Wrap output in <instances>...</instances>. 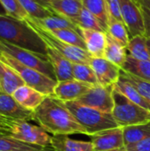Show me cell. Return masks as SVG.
I'll use <instances>...</instances> for the list:
<instances>
[{
	"instance_id": "1",
	"label": "cell",
	"mask_w": 150,
	"mask_h": 151,
	"mask_svg": "<svg viewBox=\"0 0 150 151\" xmlns=\"http://www.w3.org/2000/svg\"><path fill=\"white\" fill-rule=\"evenodd\" d=\"M34 119L52 135L86 134L65 103L54 96H47L34 111Z\"/></svg>"
},
{
	"instance_id": "2",
	"label": "cell",
	"mask_w": 150,
	"mask_h": 151,
	"mask_svg": "<svg viewBox=\"0 0 150 151\" xmlns=\"http://www.w3.org/2000/svg\"><path fill=\"white\" fill-rule=\"evenodd\" d=\"M0 41L47 56V45L42 39L25 21L8 15H0Z\"/></svg>"
},
{
	"instance_id": "3",
	"label": "cell",
	"mask_w": 150,
	"mask_h": 151,
	"mask_svg": "<svg viewBox=\"0 0 150 151\" xmlns=\"http://www.w3.org/2000/svg\"><path fill=\"white\" fill-rule=\"evenodd\" d=\"M65 104L88 136L103 130L119 127L111 113L103 112L83 105L77 101L65 102Z\"/></svg>"
},
{
	"instance_id": "4",
	"label": "cell",
	"mask_w": 150,
	"mask_h": 151,
	"mask_svg": "<svg viewBox=\"0 0 150 151\" xmlns=\"http://www.w3.org/2000/svg\"><path fill=\"white\" fill-rule=\"evenodd\" d=\"M114 108L111 112L120 127L135 126L150 122V111L127 99L114 88Z\"/></svg>"
},
{
	"instance_id": "5",
	"label": "cell",
	"mask_w": 150,
	"mask_h": 151,
	"mask_svg": "<svg viewBox=\"0 0 150 151\" xmlns=\"http://www.w3.org/2000/svg\"><path fill=\"white\" fill-rule=\"evenodd\" d=\"M25 22L42 39L47 46L53 48L67 59H69L71 62L87 65L90 64L92 57L88 52V50L59 40L58 38L54 36L49 30L37 24L31 17H28L25 20Z\"/></svg>"
},
{
	"instance_id": "6",
	"label": "cell",
	"mask_w": 150,
	"mask_h": 151,
	"mask_svg": "<svg viewBox=\"0 0 150 151\" xmlns=\"http://www.w3.org/2000/svg\"><path fill=\"white\" fill-rule=\"evenodd\" d=\"M0 58L11 66L23 80L25 85L36 89L45 96H53L57 81L48 77L42 73L26 66L5 53H0Z\"/></svg>"
},
{
	"instance_id": "7",
	"label": "cell",
	"mask_w": 150,
	"mask_h": 151,
	"mask_svg": "<svg viewBox=\"0 0 150 151\" xmlns=\"http://www.w3.org/2000/svg\"><path fill=\"white\" fill-rule=\"evenodd\" d=\"M10 136L29 144L49 147L51 144V136L42 127L35 126L23 120L8 119L2 130Z\"/></svg>"
},
{
	"instance_id": "8",
	"label": "cell",
	"mask_w": 150,
	"mask_h": 151,
	"mask_svg": "<svg viewBox=\"0 0 150 151\" xmlns=\"http://www.w3.org/2000/svg\"><path fill=\"white\" fill-rule=\"evenodd\" d=\"M0 53H5L22 65L35 69L48 77L57 81L54 70L47 56L40 55L2 41H0Z\"/></svg>"
},
{
	"instance_id": "9",
	"label": "cell",
	"mask_w": 150,
	"mask_h": 151,
	"mask_svg": "<svg viewBox=\"0 0 150 151\" xmlns=\"http://www.w3.org/2000/svg\"><path fill=\"white\" fill-rule=\"evenodd\" d=\"M123 22L130 37L145 35V21L139 0H118Z\"/></svg>"
},
{
	"instance_id": "10",
	"label": "cell",
	"mask_w": 150,
	"mask_h": 151,
	"mask_svg": "<svg viewBox=\"0 0 150 151\" xmlns=\"http://www.w3.org/2000/svg\"><path fill=\"white\" fill-rule=\"evenodd\" d=\"M113 90L114 86L93 85L77 102L103 112L111 113L114 108Z\"/></svg>"
},
{
	"instance_id": "11",
	"label": "cell",
	"mask_w": 150,
	"mask_h": 151,
	"mask_svg": "<svg viewBox=\"0 0 150 151\" xmlns=\"http://www.w3.org/2000/svg\"><path fill=\"white\" fill-rule=\"evenodd\" d=\"M94 151H113L125 148L123 127L103 130L89 136Z\"/></svg>"
},
{
	"instance_id": "12",
	"label": "cell",
	"mask_w": 150,
	"mask_h": 151,
	"mask_svg": "<svg viewBox=\"0 0 150 151\" xmlns=\"http://www.w3.org/2000/svg\"><path fill=\"white\" fill-rule=\"evenodd\" d=\"M89 65L93 68L100 85L114 86L120 78L121 68L104 58H92Z\"/></svg>"
},
{
	"instance_id": "13",
	"label": "cell",
	"mask_w": 150,
	"mask_h": 151,
	"mask_svg": "<svg viewBox=\"0 0 150 151\" xmlns=\"http://www.w3.org/2000/svg\"><path fill=\"white\" fill-rule=\"evenodd\" d=\"M0 115L11 120L34 119V111L22 107L11 95L0 92Z\"/></svg>"
},
{
	"instance_id": "14",
	"label": "cell",
	"mask_w": 150,
	"mask_h": 151,
	"mask_svg": "<svg viewBox=\"0 0 150 151\" xmlns=\"http://www.w3.org/2000/svg\"><path fill=\"white\" fill-rule=\"evenodd\" d=\"M92 86L93 85L74 79L64 81H57L54 89L53 96H56L57 99L63 101L64 103L77 101L84 94H86Z\"/></svg>"
},
{
	"instance_id": "15",
	"label": "cell",
	"mask_w": 150,
	"mask_h": 151,
	"mask_svg": "<svg viewBox=\"0 0 150 151\" xmlns=\"http://www.w3.org/2000/svg\"><path fill=\"white\" fill-rule=\"evenodd\" d=\"M44 6L53 12L56 15L64 17L75 25L83 8L80 0H48Z\"/></svg>"
},
{
	"instance_id": "16",
	"label": "cell",
	"mask_w": 150,
	"mask_h": 151,
	"mask_svg": "<svg viewBox=\"0 0 150 151\" xmlns=\"http://www.w3.org/2000/svg\"><path fill=\"white\" fill-rule=\"evenodd\" d=\"M79 34L83 38L86 44V49L92 58H104V50L106 46L105 32L80 27Z\"/></svg>"
},
{
	"instance_id": "17",
	"label": "cell",
	"mask_w": 150,
	"mask_h": 151,
	"mask_svg": "<svg viewBox=\"0 0 150 151\" xmlns=\"http://www.w3.org/2000/svg\"><path fill=\"white\" fill-rule=\"evenodd\" d=\"M47 57L52 65L57 81L73 80L72 62L50 46H47Z\"/></svg>"
},
{
	"instance_id": "18",
	"label": "cell",
	"mask_w": 150,
	"mask_h": 151,
	"mask_svg": "<svg viewBox=\"0 0 150 151\" xmlns=\"http://www.w3.org/2000/svg\"><path fill=\"white\" fill-rule=\"evenodd\" d=\"M11 96L22 107L32 111H34L47 96L27 85L18 88Z\"/></svg>"
},
{
	"instance_id": "19",
	"label": "cell",
	"mask_w": 150,
	"mask_h": 151,
	"mask_svg": "<svg viewBox=\"0 0 150 151\" xmlns=\"http://www.w3.org/2000/svg\"><path fill=\"white\" fill-rule=\"evenodd\" d=\"M25 85L18 73L0 58V92L12 95L19 87Z\"/></svg>"
},
{
	"instance_id": "20",
	"label": "cell",
	"mask_w": 150,
	"mask_h": 151,
	"mask_svg": "<svg viewBox=\"0 0 150 151\" xmlns=\"http://www.w3.org/2000/svg\"><path fill=\"white\" fill-rule=\"evenodd\" d=\"M50 146L54 151H94L91 142L74 140L66 134L51 135Z\"/></svg>"
},
{
	"instance_id": "21",
	"label": "cell",
	"mask_w": 150,
	"mask_h": 151,
	"mask_svg": "<svg viewBox=\"0 0 150 151\" xmlns=\"http://www.w3.org/2000/svg\"><path fill=\"white\" fill-rule=\"evenodd\" d=\"M126 47L114 40L106 33V46L104 50V58L119 66L121 69L125 65L128 53Z\"/></svg>"
},
{
	"instance_id": "22",
	"label": "cell",
	"mask_w": 150,
	"mask_h": 151,
	"mask_svg": "<svg viewBox=\"0 0 150 151\" xmlns=\"http://www.w3.org/2000/svg\"><path fill=\"white\" fill-rule=\"evenodd\" d=\"M125 148L136 144L150 137V122L123 127Z\"/></svg>"
},
{
	"instance_id": "23",
	"label": "cell",
	"mask_w": 150,
	"mask_h": 151,
	"mask_svg": "<svg viewBox=\"0 0 150 151\" xmlns=\"http://www.w3.org/2000/svg\"><path fill=\"white\" fill-rule=\"evenodd\" d=\"M114 88L124 95L131 102L150 111V104L141 96L138 90L124 77L120 76L119 80L114 85Z\"/></svg>"
},
{
	"instance_id": "24",
	"label": "cell",
	"mask_w": 150,
	"mask_h": 151,
	"mask_svg": "<svg viewBox=\"0 0 150 151\" xmlns=\"http://www.w3.org/2000/svg\"><path fill=\"white\" fill-rule=\"evenodd\" d=\"M122 70L138 78L150 81V60H140L127 55Z\"/></svg>"
},
{
	"instance_id": "25",
	"label": "cell",
	"mask_w": 150,
	"mask_h": 151,
	"mask_svg": "<svg viewBox=\"0 0 150 151\" xmlns=\"http://www.w3.org/2000/svg\"><path fill=\"white\" fill-rule=\"evenodd\" d=\"M128 55L140 60H150L148 47V37L146 35H137L130 38L126 48Z\"/></svg>"
},
{
	"instance_id": "26",
	"label": "cell",
	"mask_w": 150,
	"mask_h": 151,
	"mask_svg": "<svg viewBox=\"0 0 150 151\" xmlns=\"http://www.w3.org/2000/svg\"><path fill=\"white\" fill-rule=\"evenodd\" d=\"M30 17V16H29ZM37 24L42 26V27L46 28L47 30H54V29H64V28H68V29H72L75 30L79 33V27L72 23L71 20L58 16V15H54L50 16L48 18L44 19H34L32 18Z\"/></svg>"
},
{
	"instance_id": "27",
	"label": "cell",
	"mask_w": 150,
	"mask_h": 151,
	"mask_svg": "<svg viewBox=\"0 0 150 151\" xmlns=\"http://www.w3.org/2000/svg\"><path fill=\"white\" fill-rule=\"evenodd\" d=\"M106 33H108L114 40H116L121 45L127 48L130 41V35L125 24L122 21H119L113 18H109Z\"/></svg>"
},
{
	"instance_id": "28",
	"label": "cell",
	"mask_w": 150,
	"mask_h": 151,
	"mask_svg": "<svg viewBox=\"0 0 150 151\" xmlns=\"http://www.w3.org/2000/svg\"><path fill=\"white\" fill-rule=\"evenodd\" d=\"M41 147L42 146L20 142L4 132L0 131V151H23Z\"/></svg>"
},
{
	"instance_id": "29",
	"label": "cell",
	"mask_w": 150,
	"mask_h": 151,
	"mask_svg": "<svg viewBox=\"0 0 150 151\" xmlns=\"http://www.w3.org/2000/svg\"><path fill=\"white\" fill-rule=\"evenodd\" d=\"M27 14L34 19H44L56 15L50 9L40 4L37 0H19Z\"/></svg>"
},
{
	"instance_id": "30",
	"label": "cell",
	"mask_w": 150,
	"mask_h": 151,
	"mask_svg": "<svg viewBox=\"0 0 150 151\" xmlns=\"http://www.w3.org/2000/svg\"><path fill=\"white\" fill-rule=\"evenodd\" d=\"M76 25L81 28L92 29V30H96L105 33L107 32V29L102 24V22L85 7L82 8L79 15V18L76 21Z\"/></svg>"
},
{
	"instance_id": "31",
	"label": "cell",
	"mask_w": 150,
	"mask_h": 151,
	"mask_svg": "<svg viewBox=\"0 0 150 151\" xmlns=\"http://www.w3.org/2000/svg\"><path fill=\"white\" fill-rule=\"evenodd\" d=\"M72 75L73 79L90 84L96 85L98 84V81L96 75L90 66V65L87 64H78L72 63Z\"/></svg>"
},
{
	"instance_id": "32",
	"label": "cell",
	"mask_w": 150,
	"mask_h": 151,
	"mask_svg": "<svg viewBox=\"0 0 150 151\" xmlns=\"http://www.w3.org/2000/svg\"><path fill=\"white\" fill-rule=\"evenodd\" d=\"M54 36L58 38L59 40L67 42L69 44L78 46L80 48H82L87 50L86 44L81 37V35L75 30L64 28V29H54V30H49Z\"/></svg>"
},
{
	"instance_id": "33",
	"label": "cell",
	"mask_w": 150,
	"mask_h": 151,
	"mask_svg": "<svg viewBox=\"0 0 150 151\" xmlns=\"http://www.w3.org/2000/svg\"><path fill=\"white\" fill-rule=\"evenodd\" d=\"M83 7L93 13L107 29L108 13L105 0H82Z\"/></svg>"
},
{
	"instance_id": "34",
	"label": "cell",
	"mask_w": 150,
	"mask_h": 151,
	"mask_svg": "<svg viewBox=\"0 0 150 151\" xmlns=\"http://www.w3.org/2000/svg\"><path fill=\"white\" fill-rule=\"evenodd\" d=\"M120 76L127 80L141 95V96L150 104V81L138 78L121 69Z\"/></svg>"
},
{
	"instance_id": "35",
	"label": "cell",
	"mask_w": 150,
	"mask_h": 151,
	"mask_svg": "<svg viewBox=\"0 0 150 151\" xmlns=\"http://www.w3.org/2000/svg\"><path fill=\"white\" fill-rule=\"evenodd\" d=\"M0 3L8 16L22 21H25L29 17L19 0H0Z\"/></svg>"
},
{
	"instance_id": "36",
	"label": "cell",
	"mask_w": 150,
	"mask_h": 151,
	"mask_svg": "<svg viewBox=\"0 0 150 151\" xmlns=\"http://www.w3.org/2000/svg\"><path fill=\"white\" fill-rule=\"evenodd\" d=\"M105 4H106V8H107L108 19L113 18L123 22L119 1L118 0H105Z\"/></svg>"
},
{
	"instance_id": "37",
	"label": "cell",
	"mask_w": 150,
	"mask_h": 151,
	"mask_svg": "<svg viewBox=\"0 0 150 151\" xmlns=\"http://www.w3.org/2000/svg\"><path fill=\"white\" fill-rule=\"evenodd\" d=\"M126 149L130 151H150V137L146 138L136 144L126 147Z\"/></svg>"
},
{
	"instance_id": "38",
	"label": "cell",
	"mask_w": 150,
	"mask_h": 151,
	"mask_svg": "<svg viewBox=\"0 0 150 151\" xmlns=\"http://www.w3.org/2000/svg\"><path fill=\"white\" fill-rule=\"evenodd\" d=\"M142 12H143L144 21H145V29H146L145 35L148 38H150V10L142 6Z\"/></svg>"
},
{
	"instance_id": "39",
	"label": "cell",
	"mask_w": 150,
	"mask_h": 151,
	"mask_svg": "<svg viewBox=\"0 0 150 151\" xmlns=\"http://www.w3.org/2000/svg\"><path fill=\"white\" fill-rule=\"evenodd\" d=\"M23 151H54L51 146L49 147H41V148H37V149H33V150H27Z\"/></svg>"
},
{
	"instance_id": "40",
	"label": "cell",
	"mask_w": 150,
	"mask_h": 151,
	"mask_svg": "<svg viewBox=\"0 0 150 151\" xmlns=\"http://www.w3.org/2000/svg\"><path fill=\"white\" fill-rule=\"evenodd\" d=\"M7 120H8V119H6V118H4V116L0 115V131H2V130L4 128Z\"/></svg>"
},
{
	"instance_id": "41",
	"label": "cell",
	"mask_w": 150,
	"mask_h": 151,
	"mask_svg": "<svg viewBox=\"0 0 150 151\" xmlns=\"http://www.w3.org/2000/svg\"><path fill=\"white\" fill-rule=\"evenodd\" d=\"M141 4L150 10V0H139Z\"/></svg>"
},
{
	"instance_id": "42",
	"label": "cell",
	"mask_w": 150,
	"mask_h": 151,
	"mask_svg": "<svg viewBox=\"0 0 150 151\" xmlns=\"http://www.w3.org/2000/svg\"><path fill=\"white\" fill-rule=\"evenodd\" d=\"M0 15H7V13H6L5 10H4V7L2 6L1 3H0Z\"/></svg>"
},
{
	"instance_id": "43",
	"label": "cell",
	"mask_w": 150,
	"mask_h": 151,
	"mask_svg": "<svg viewBox=\"0 0 150 151\" xmlns=\"http://www.w3.org/2000/svg\"><path fill=\"white\" fill-rule=\"evenodd\" d=\"M37 1H38V2H39L40 4H42V5H44V4H45V3H46V2H47L48 0H37Z\"/></svg>"
},
{
	"instance_id": "44",
	"label": "cell",
	"mask_w": 150,
	"mask_h": 151,
	"mask_svg": "<svg viewBox=\"0 0 150 151\" xmlns=\"http://www.w3.org/2000/svg\"><path fill=\"white\" fill-rule=\"evenodd\" d=\"M148 47H149V50L150 54V38H148Z\"/></svg>"
},
{
	"instance_id": "45",
	"label": "cell",
	"mask_w": 150,
	"mask_h": 151,
	"mask_svg": "<svg viewBox=\"0 0 150 151\" xmlns=\"http://www.w3.org/2000/svg\"><path fill=\"white\" fill-rule=\"evenodd\" d=\"M113 151H130V150H127L126 148H123V149H120V150H113Z\"/></svg>"
},
{
	"instance_id": "46",
	"label": "cell",
	"mask_w": 150,
	"mask_h": 151,
	"mask_svg": "<svg viewBox=\"0 0 150 151\" xmlns=\"http://www.w3.org/2000/svg\"><path fill=\"white\" fill-rule=\"evenodd\" d=\"M80 1H82V0H80Z\"/></svg>"
}]
</instances>
